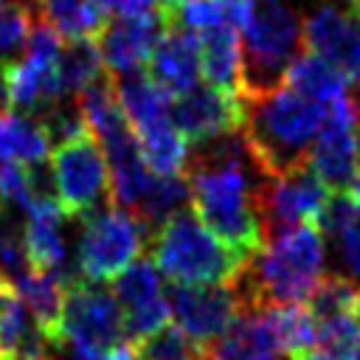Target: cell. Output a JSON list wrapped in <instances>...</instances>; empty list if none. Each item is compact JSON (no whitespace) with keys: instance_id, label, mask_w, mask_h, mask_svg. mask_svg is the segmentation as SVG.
Segmentation results:
<instances>
[{"instance_id":"cell-35","label":"cell","mask_w":360,"mask_h":360,"mask_svg":"<svg viewBox=\"0 0 360 360\" xmlns=\"http://www.w3.org/2000/svg\"><path fill=\"white\" fill-rule=\"evenodd\" d=\"M59 360H135V346L129 340L112 349H87L76 343H59Z\"/></svg>"},{"instance_id":"cell-25","label":"cell","mask_w":360,"mask_h":360,"mask_svg":"<svg viewBox=\"0 0 360 360\" xmlns=\"http://www.w3.org/2000/svg\"><path fill=\"white\" fill-rule=\"evenodd\" d=\"M264 315H267L270 332L276 338V346L284 357L307 360L309 354L318 352V332H315V321L307 307H301V304L267 307Z\"/></svg>"},{"instance_id":"cell-26","label":"cell","mask_w":360,"mask_h":360,"mask_svg":"<svg viewBox=\"0 0 360 360\" xmlns=\"http://www.w3.org/2000/svg\"><path fill=\"white\" fill-rule=\"evenodd\" d=\"M307 309L315 323L360 318V284L343 273H323L307 298Z\"/></svg>"},{"instance_id":"cell-38","label":"cell","mask_w":360,"mask_h":360,"mask_svg":"<svg viewBox=\"0 0 360 360\" xmlns=\"http://www.w3.org/2000/svg\"><path fill=\"white\" fill-rule=\"evenodd\" d=\"M352 194H354V200H357V205H360V177H357V183H354V188H352Z\"/></svg>"},{"instance_id":"cell-6","label":"cell","mask_w":360,"mask_h":360,"mask_svg":"<svg viewBox=\"0 0 360 360\" xmlns=\"http://www.w3.org/2000/svg\"><path fill=\"white\" fill-rule=\"evenodd\" d=\"M79 233V276L84 281H112L118 273H124L132 262L141 259L143 248L152 245V231L141 225L132 214L124 208H101L93 217L82 219Z\"/></svg>"},{"instance_id":"cell-39","label":"cell","mask_w":360,"mask_h":360,"mask_svg":"<svg viewBox=\"0 0 360 360\" xmlns=\"http://www.w3.org/2000/svg\"><path fill=\"white\" fill-rule=\"evenodd\" d=\"M349 6H352V8H357V11H360V0H349Z\"/></svg>"},{"instance_id":"cell-7","label":"cell","mask_w":360,"mask_h":360,"mask_svg":"<svg viewBox=\"0 0 360 360\" xmlns=\"http://www.w3.org/2000/svg\"><path fill=\"white\" fill-rule=\"evenodd\" d=\"M51 169L65 217L87 219L96 211L107 208V202H112L107 158L90 132L56 146L51 158Z\"/></svg>"},{"instance_id":"cell-41","label":"cell","mask_w":360,"mask_h":360,"mask_svg":"<svg viewBox=\"0 0 360 360\" xmlns=\"http://www.w3.org/2000/svg\"><path fill=\"white\" fill-rule=\"evenodd\" d=\"M352 360H360V349H357V352H354V354H352Z\"/></svg>"},{"instance_id":"cell-4","label":"cell","mask_w":360,"mask_h":360,"mask_svg":"<svg viewBox=\"0 0 360 360\" xmlns=\"http://www.w3.org/2000/svg\"><path fill=\"white\" fill-rule=\"evenodd\" d=\"M152 262L174 284L186 287L236 284L248 267V262L217 239L188 208L155 231Z\"/></svg>"},{"instance_id":"cell-9","label":"cell","mask_w":360,"mask_h":360,"mask_svg":"<svg viewBox=\"0 0 360 360\" xmlns=\"http://www.w3.org/2000/svg\"><path fill=\"white\" fill-rule=\"evenodd\" d=\"M62 343L87 349H112L118 343H127L124 312L107 287L84 278L65 287Z\"/></svg>"},{"instance_id":"cell-2","label":"cell","mask_w":360,"mask_h":360,"mask_svg":"<svg viewBox=\"0 0 360 360\" xmlns=\"http://www.w3.org/2000/svg\"><path fill=\"white\" fill-rule=\"evenodd\" d=\"M191 208L197 219L222 239L239 259L250 262L264 248V233L256 208V191L262 174L253 160L188 166L183 172Z\"/></svg>"},{"instance_id":"cell-30","label":"cell","mask_w":360,"mask_h":360,"mask_svg":"<svg viewBox=\"0 0 360 360\" xmlns=\"http://www.w3.org/2000/svg\"><path fill=\"white\" fill-rule=\"evenodd\" d=\"M34 25H37V20L25 3H20V0L0 3V62H6V65L17 62V56L25 51L28 39H31Z\"/></svg>"},{"instance_id":"cell-8","label":"cell","mask_w":360,"mask_h":360,"mask_svg":"<svg viewBox=\"0 0 360 360\" xmlns=\"http://www.w3.org/2000/svg\"><path fill=\"white\" fill-rule=\"evenodd\" d=\"M326 200H329V188L318 180L309 163L281 177H262L256 191V208H259L264 245L301 225H318Z\"/></svg>"},{"instance_id":"cell-28","label":"cell","mask_w":360,"mask_h":360,"mask_svg":"<svg viewBox=\"0 0 360 360\" xmlns=\"http://www.w3.org/2000/svg\"><path fill=\"white\" fill-rule=\"evenodd\" d=\"M104 73L96 39H70L59 53V82L65 96H76Z\"/></svg>"},{"instance_id":"cell-11","label":"cell","mask_w":360,"mask_h":360,"mask_svg":"<svg viewBox=\"0 0 360 360\" xmlns=\"http://www.w3.org/2000/svg\"><path fill=\"white\" fill-rule=\"evenodd\" d=\"M169 309L177 326L200 346L211 349L245 312V301L236 284L186 287L174 284L169 290Z\"/></svg>"},{"instance_id":"cell-22","label":"cell","mask_w":360,"mask_h":360,"mask_svg":"<svg viewBox=\"0 0 360 360\" xmlns=\"http://www.w3.org/2000/svg\"><path fill=\"white\" fill-rule=\"evenodd\" d=\"M51 152V141L37 115L25 112H3L0 115V163L34 166L45 163Z\"/></svg>"},{"instance_id":"cell-24","label":"cell","mask_w":360,"mask_h":360,"mask_svg":"<svg viewBox=\"0 0 360 360\" xmlns=\"http://www.w3.org/2000/svg\"><path fill=\"white\" fill-rule=\"evenodd\" d=\"M37 6L42 11V20L68 42L96 39L107 25V11L98 0H37Z\"/></svg>"},{"instance_id":"cell-23","label":"cell","mask_w":360,"mask_h":360,"mask_svg":"<svg viewBox=\"0 0 360 360\" xmlns=\"http://www.w3.org/2000/svg\"><path fill=\"white\" fill-rule=\"evenodd\" d=\"M346 84H349L346 76L335 65H329L326 59H321V56H315L309 51L301 53L290 65L287 79H284V87L295 90L304 98H312L318 104H326V107L332 101H338V98L346 96Z\"/></svg>"},{"instance_id":"cell-1","label":"cell","mask_w":360,"mask_h":360,"mask_svg":"<svg viewBox=\"0 0 360 360\" xmlns=\"http://www.w3.org/2000/svg\"><path fill=\"white\" fill-rule=\"evenodd\" d=\"M326 104L290 87L245 98L242 138L262 177H281L309 160L312 143L326 124Z\"/></svg>"},{"instance_id":"cell-10","label":"cell","mask_w":360,"mask_h":360,"mask_svg":"<svg viewBox=\"0 0 360 360\" xmlns=\"http://www.w3.org/2000/svg\"><path fill=\"white\" fill-rule=\"evenodd\" d=\"M357 132H360V110L352 96H343L329 104L326 124L318 132L312 152H309V169L318 174V180L335 191L354 188L360 177V155H357Z\"/></svg>"},{"instance_id":"cell-33","label":"cell","mask_w":360,"mask_h":360,"mask_svg":"<svg viewBox=\"0 0 360 360\" xmlns=\"http://www.w3.org/2000/svg\"><path fill=\"white\" fill-rule=\"evenodd\" d=\"M31 270L22 233L17 228H0V273L11 281L25 276Z\"/></svg>"},{"instance_id":"cell-17","label":"cell","mask_w":360,"mask_h":360,"mask_svg":"<svg viewBox=\"0 0 360 360\" xmlns=\"http://www.w3.org/2000/svg\"><path fill=\"white\" fill-rule=\"evenodd\" d=\"M146 73L172 98L194 90L200 84V76H202V68H200V39L194 34L183 31V28L166 25V34L160 37V42L155 48Z\"/></svg>"},{"instance_id":"cell-31","label":"cell","mask_w":360,"mask_h":360,"mask_svg":"<svg viewBox=\"0 0 360 360\" xmlns=\"http://www.w3.org/2000/svg\"><path fill=\"white\" fill-rule=\"evenodd\" d=\"M37 118H39L48 141L53 143V149L62 146V143H68V141H73V138H79V135H84V132H90L87 129V121L82 115V107L76 101H65L62 98L59 104L48 107Z\"/></svg>"},{"instance_id":"cell-29","label":"cell","mask_w":360,"mask_h":360,"mask_svg":"<svg viewBox=\"0 0 360 360\" xmlns=\"http://www.w3.org/2000/svg\"><path fill=\"white\" fill-rule=\"evenodd\" d=\"M132 346H135V360H211L205 346L194 343L180 326H169V323Z\"/></svg>"},{"instance_id":"cell-15","label":"cell","mask_w":360,"mask_h":360,"mask_svg":"<svg viewBox=\"0 0 360 360\" xmlns=\"http://www.w3.org/2000/svg\"><path fill=\"white\" fill-rule=\"evenodd\" d=\"M65 211L56 200H34L31 208L25 211V228H22V242L31 267L53 273L65 287L79 281L82 276L76 273L79 264L68 262V245H65Z\"/></svg>"},{"instance_id":"cell-21","label":"cell","mask_w":360,"mask_h":360,"mask_svg":"<svg viewBox=\"0 0 360 360\" xmlns=\"http://www.w3.org/2000/svg\"><path fill=\"white\" fill-rule=\"evenodd\" d=\"M20 301L28 307L37 326L62 343V309H65V284L45 270L31 267L25 276L14 281Z\"/></svg>"},{"instance_id":"cell-19","label":"cell","mask_w":360,"mask_h":360,"mask_svg":"<svg viewBox=\"0 0 360 360\" xmlns=\"http://www.w3.org/2000/svg\"><path fill=\"white\" fill-rule=\"evenodd\" d=\"M200 39V68L205 84L242 98V42L231 22L211 28Z\"/></svg>"},{"instance_id":"cell-40","label":"cell","mask_w":360,"mask_h":360,"mask_svg":"<svg viewBox=\"0 0 360 360\" xmlns=\"http://www.w3.org/2000/svg\"><path fill=\"white\" fill-rule=\"evenodd\" d=\"M352 98H354V104H357V110H360V93H357V96H352Z\"/></svg>"},{"instance_id":"cell-14","label":"cell","mask_w":360,"mask_h":360,"mask_svg":"<svg viewBox=\"0 0 360 360\" xmlns=\"http://www.w3.org/2000/svg\"><path fill=\"white\" fill-rule=\"evenodd\" d=\"M304 45L309 53L335 65L346 82H360V11L338 3L318 6L304 20Z\"/></svg>"},{"instance_id":"cell-37","label":"cell","mask_w":360,"mask_h":360,"mask_svg":"<svg viewBox=\"0 0 360 360\" xmlns=\"http://www.w3.org/2000/svg\"><path fill=\"white\" fill-rule=\"evenodd\" d=\"M307 360H338V357H329V354H321V352H315V354H309Z\"/></svg>"},{"instance_id":"cell-5","label":"cell","mask_w":360,"mask_h":360,"mask_svg":"<svg viewBox=\"0 0 360 360\" xmlns=\"http://www.w3.org/2000/svg\"><path fill=\"white\" fill-rule=\"evenodd\" d=\"M242 98L284 87L290 65L301 56L304 22L284 0H259L239 31Z\"/></svg>"},{"instance_id":"cell-13","label":"cell","mask_w":360,"mask_h":360,"mask_svg":"<svg viewBox=\"0 0 360 360\" xmlns=\"http://www.w3.org/2000/svg\"><path fill=\"white\" fill-rule=\"evenodd\" d=\"M242 121L245 98L222 93L211 84H197L194 90L172 98V124L188 141V146L228 132H242Z\"/></svg>"},{"instance_id":"cell-34","label":"cell","mask_w":360,"mask_h":360,"mask_svg":"<svg viewBox=\"0 0 360 360\" xmlns=\"http://www.w3.org/2000/svg\"><path fill=\"white\" fill-rule=\"evenodd\" d=\"M335 242H338V253L349 270V278L360 284V208L352 217V222L335 236Z\"/></svg>"},{"instance_id":"cell-36","label":"cell","mask_w":360,"mask_h":360,"mask_svg":"<svg viewBox=\"0 0 360 360\" xmlns=\"http://www.w3.org/2000/svg\"><path fill=\"white\" fill-rule=\"evenodd\" d=\"M11 107V96H8V65L0 62V115L8 112Z\"/></svg>"},{"instance_id":"cell-42","label":"cell","mask_w":360,"mask_h":360,"mask_svg":"<svg viewBox=\"0 0 360 360\" xmlns=\"http://www.w3.org/2000/svg\"><path fill=\"white\" fill-rule=\"evenodd\" d=\"M0 360H3V357H0Z\"/></svg>"},{"instance_id":"cell-18","label":"cell","mask_w":360,"mask_h":360,"mask_svg":"<svg viewBox=\"0 0 360 360\" xmlns=\"http://www.w3.org/2000/svg\"><path fill=\"white\" fill-rule=\"evenodd\" d=\"M112 87H115V98H118L129 127L135 129V135L172 121V96L166 90H160L146 70L112 76Z\"/></svg>"},{"instance_id":"cell-27","label":"cell","mask_w":360,"mask_h":360,"mask_svg":"<svg viewBox=\"0 0 360 360\" xmlns=\"http://www.w3.org/2000/svg\"><path fill=\"white\" fill-rule=\"evenodd\" d=\"M138 143H141V155L149 166L152 174L158 177H174V174H183L186 172V163H188V141L174 129L172 121L166 124H158L146 132L138 135Z\"/></svg>"},{"instance_id":"cell-32","label":"cell","mask_w":360,"mask_h":360,"mask_svg":"<svg viewBox=\"0 0 360 360\" xmlns=\"http://www.w3.org/2000/svg\"><path fill=\"white\" fill-rule=\"evenodd\" d=\"M34 202L28 186V169L20 163H0V205L28 211Z\"/></svg>"},{"instance_id":"cell-20","label":"cell","mask_w":360,"mask_h":360,"mask_svg":"<svg viewBox=\"0 0 360 360\" xmlns=\"http://www.w3.org/2000/svg\"><path fill=\"white\" fill-rule=\"evenodd\" d=\"M211 360H278V346L264 309H245L239 321L208 349Z\"/></svg>"},{"instance_id":"cell-16","label":"cell","mask_w":360,"mask_h":360,"mask_svg":"<svg viewBox=\"0 0 360 360\" xmlns=\"http://www.w3.org/2000/svg\"><path fill=\"white\" fill-rule=\"evenodd\" d=\"M163 34H166V22H163L160 11L146 14V17H135V20L107 22L101 28V34L96 37L104 70L110 76L143 70Z\"/></svg>"},{"instance_id":"cell-12","label":"cell","mask_w":360,"mask_h":360,"mask_svg":"<svg viewBox=\"0 0 360 360\" xmlns=\"http://www.w3.org/2000/svg\"><path fill=\"white\" fill-rule=\"evenodd\" d=\"M110 292L115 295L124 312V332L129 343L149 338L152 332L163 329L172 309L169 298H163V281L152 259L132 262L124 273L112 278Z\"/></svg>"},{"instance_id":"cell-3","label":"cell","mask_w":360,"mask_h":360,"mask_svg":"<svg viewBox=\"0 0 360 360\" xmlns=\"http://www.w3.org/2000/svg\"><path fill=\"white\" fill-rule=\"evenodd\" d=\"M323 262L326 245L318 225H301L267 242L239 276L245 309L292 307L307 301L323 278Z\"/></svg>"}]
</instances>
